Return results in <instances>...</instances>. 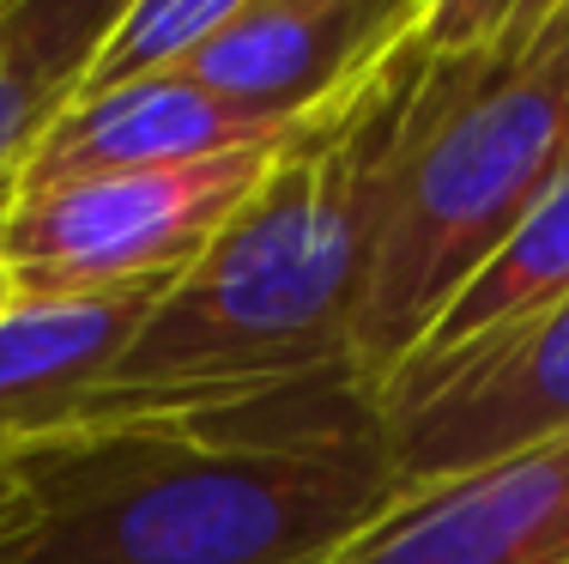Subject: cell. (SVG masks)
Masks as SVG:
<instances>
[{
	"label": "cell",
	"mask_w": 569,
	"mask_h": 564,
	"mask_svg": "<svg viewBox=\"0 0 569 564\" xmlns=\"http://www.w3.org/2000/svg\"><path fill=\"white\" fill-rule=\"evenodd\" d=\"M430 56L437 0L279 146L237 219L164 286L73 432L358 388L351 328Z\"/></svg>",
	"instance_id": "obj_1"
},
{
	"label": "cell",
	"mask_w": 569,
	"mask_h": 564,
	"mask_svg": "<svg viewBox=\"0 0 569 564\" xmlns=\"http://www.w3.org/2000/svg\"><path fill=\"white\" fill-rule=\"evenodd\" d=\"M412 498L376 400L340 383L12 455L0 564H340Z\"/></svg>",
	"instance_id": "obj_2"
},
{
	"label": "cell",
	"mask_w": 569,
	"mask_h": 564,
	"mask_svg": "<svg viewBox=\"0 0 569 564\" xmlns=\"http://www.w3.org/2000/svg\"><path fill=\"white\" fill-rule=\"evenodd\" d=\"M569 170V0H437V56L406 128L351 328L382 395L430 321Z\"/></svg>",
	"instance_id": "obj_3"
},
{
	"label": "cell",
	"mask_w": 569,
	"mask_h": 564,
	"mask_svg": "<svg viewBox=\"0 0 569 564\" xmlns=\"http://www.w3.org/2000/svg\"><path fill=\"white\" fill-rule=\"evenodd\" d=\"M279 146L284 140L242 146L200 165L19 188L0 200V261L19 279V298L170 286L261 188Z\"/></svg>",
	"instance_id": "obj_4"
},
{
	"label": "cell",
	"mask_w": 569,
	"mask_h": 564,
	"mask_svg": "<svg viewBox=\"0 0 569 564\" xmlns=\"http://www.w3.org/2000/svg\"><path fill=\"white\" fill-rule=\"evenodd\" d=\"M388 455L412 492L569 432V304L460 365L412 370L376 395Z\"/></svg>",
	"instance_id": "obj_5"
},
{
	"label": "cell",
	"mask_w": 569,
	"mask_h": 564,
	"mask_svg": "<svg viewBox=\"0 0 569 564\" xmlns=\"http://www.w3.org/2000/svg\"><path fill=\"white\" fill-rule=\"evenodd\" d=\"M425 0H237L224 31L182 67L212 98L273 128H297L340 98Z\"/></svg>",
	"instance_id": "obj_6"
},
{
	"label": "cell",
	"mask_w": 569,
	"mask_h": 564,
	"mask_svg": "<svg viewBox=\"0 0 569 564\" xmlns=\"http://www.w3.org/2000/svg\"><path fill=\"white\" fill-rule=\"evenodd\" d=\"M340 564H569V432L418 492Z\"/></svg>",
	"instance_id": "obj_7"
},
{
	"label": "cell",
	"mask_w": 569,
	"mask_h": 564,
	"mask_svg": "<svg viewBox=\"0 0 569 564\" xmlns=\"http://www.w3.org/2000/svg\"><path fill=\"white\" fill-rule=\"evenodd\" d=\"M303 128V122H297ZM297 128H273L242 116L237 103L212 98L188 73L140 79V86H116L98 98H73L24 158L19 188H56L79 177H116V170H164V165H200V158H224L242 146H273L291 140Z\"/></svg>",
	"instance_id": "obj_8"
},
{
	"label": "cell",
	"mask_w": 569,
	"mask_h": 564,
	"mask_svg": "<svg viewBox=\"0 0 569 564\" xmlns=\"http://www.w3.org/2000/svg\"><path fill=\"white\" fill-rule=\"evenodd\" d=\"M164 286L19 298L0 316V462L67 437L91 413Z\"/></svg>",
	"instance_id": "obj_9"
},
{
	"label": "cell",
	"mask_w": 569,
	"mask_h": 564,
	"mask_svg": "<svg viewBox=\"0 0 569 564\" xmlns=\"http://www.w3.org/2000/svg\"><path fill=\"white\" fill-rule=\"evenodd\" d=\"M569 304V170L527 207V219L479 261V274L449 298V310L430 321L418 353L400 376L460 365V358L503 346L515 334L551 321Z\"/></svg>",
	"instance_id": "obj_10"
},
{
	"label": "cell",
	"mask_w": 569,
	"mask_h": 564,
	"mask_svg": "<svg viewBox=\"0 0 569 564\" xmlns=\"http://www.w3.org/2000/svg\"><path fill=\"white\" fill-rule=\"evenodd\" d=\"M116 12L110 0H0V200L49 122L79 98Z\"/></svg>",
	"instance_id": "obj_11"
},
{
	"label": "cell",
	"mask_w": 569,
	"mask_h": 564,
	"mask_svg": "<svg viewBox=\"0 0 569 564\" xmlns=\"http://www.w3.org/2000/svg\"><path fill=\"white\" fill-rule=\"evenodd\" d=\"M230 12H237V0H133V7H121L116 24L103 31L98 56L86 67L79 98L182 73V67L224 31Z\"/></svg>",
	"instance_id": "obj_12"
},
{
	"label": "cell",
	"mask_w": 569,
	"mask_h": 564,
	"mask_svg": "<svg viewBox=\"0 0 569 564\" xmlns=\"http://www.w3.org/2000/svg\"><path fill=\"white\" fill-rule=\"evenodd\" d=\"M12 304H19V279H12V274H7V261H0V316H7Z\"/></svg>",
	"instance_id": "obj_13"
},
{
	"label": "cell",
	"mask_w": 569,
	"mask_h": 564,
	"mask_svg": "<svg viewBox=\"0 0 569 564\" xmlns=\"http://www.w3.org/2000/svg\"><path fill=\"white\" fill-rule=\"evenodd\" d=\"M0 492H7V462H0Z\"/></svg>",
	"instance_id": "obj_14"
}]
</instances>
